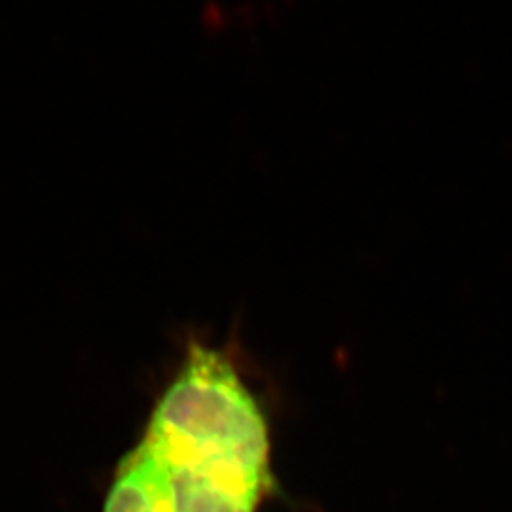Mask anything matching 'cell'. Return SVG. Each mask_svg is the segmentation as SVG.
<instances>
[{"mask_svg":"<svg viewBox=\"0 0 512 512\" xmlns=\"http://www.w3.org/2000/svg\"><path fill=\"white\" fill-rule=\"evenodd\" d=\"M272 425L236 357L190 340L101 512H260L277 492Z\"/></svg>","mask_w":512,"mask_h":512,"instance_id":"cell-1","label":"cell"}]
</instances>
